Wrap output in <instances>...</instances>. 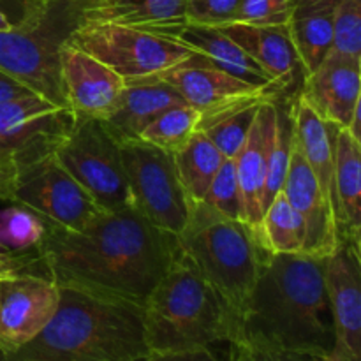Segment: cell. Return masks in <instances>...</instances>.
Listing matches in <instances>:
<instances>
[{
    "instance_id": "d6a6232c",
    "label": "cell",
    "mask_w": 361,
    "mask_h": 361,
    "mask_svg": "<svg viewBox=\"0 0 361 361\" xmlns=\"http://www.w3.org/2000/svg\"><path fill=\"white\" fill-rule=\"evenodd\" d=\"M242 0H183V14L187 23L221 25L231 23Z\"/></svg>"
},
{
    "instance_id": "83f0119b",
    "label": "cell",
    "mask_w": 361,
    "mask_h": 361,
    "mask_svg": "<svg viewBox=\"0 0 361 361\" xmlns=\"http://www.w3.org/2000/svg\"><path fill=\"white\" fill-rule=\"evenodd\" d=\"M46 221L23 204L0 208V249L13 254H39Z\"/></svg>"
},
{
    "instance_id": "ac0fdd59",
    "label": "cell",
    "mask_w": 361,
    "mask_h": 361,
    "mask_svg": "<svg viewBox=\"0 0 361 361\" xmlns=\"http://www.w3.org/2000/svg\"><path fill=\"white\" fill-rule=\"evenodd\" d=\"M282 192L300 215L305 231L303 254L312 257H326L337 245V226L331 204L321 187L317 185L312 171L303 161L298 148H293L289 159L288 175H286Z\"/></svg>"
},
{
    "instance_id": "f546056e",
    "label": "cell",
    "mask_w": 361,
    "mask_h": 361,
    "mask_svg": "<svg viewBox=\"0 0 361 361\" xmlns=\"http://www.w3.org/2000/svg\"><path fill=\"white\" fill-rule=\"evenodd\" d=\"M331 51L361 62V0H338L335 6Z\"/></svg>"
},
{
    "instance_id": "6da1fadb",
    "label": "cell",
    "mask_w": 361,
    "mask_h": 361,
    "mask_svg": "<svg viewBox=\"0 0 361 361\" xmlns=\"http://www.w3.org/2000/svg\"><path fill=\"white\" fill-rule=\"evenodd\" d=\"M176 254L175 235L155 228L136 208H126L106 212L83 231L46 221L39 259L59 288L143 309Z\"/></svg>"
},
{
    "instance_id": "d590c367",
    "label": "cell",
    "mask_w": 361,
    "mask_h": 361,
    "mask_svg": "<svg viewBox=\"0 0 361 361\" xmlns=\"http://www.w3.org/2000/svg\"><path fill=\"white\" fill-rule=\"evenodd\" d=\"M145 361H221L210 349L182 353H155L150 351Z\"/></svg>"
},
{
    "instance_id": "ab89813d",
    "label": "cell",
    "mask_w": 361,
    "mask_h": 361,
    "mask_svg": "<svg viewBox=\"0 0 361 361\" xmlns=\"http://www.w3.org/2000/svg\"><path fill=\"white\" fill-rule=\"evenodd\" d=\"M14 25L11 23L9 20H7V16L6 14L2 13V11H0V32H4V30H9V28H13Z\"/></svg>"
},
{
    "instance_id": "f1b7e54d",
    "label": "cell",
    "mask_w": 361,
    "mask_h": 361,
    "mask_svg": "<svg viewBox=\"0 0 361 361\" xmlns=\"http://www.w3.org/2000/svg\"><path fill=\"white\" fill-rule=\"evenodd\" d=\"M200 120L201 113L192 106H173L145 127L140 140L173 155L196 133Z\"/></svg>"
},
{
    "instance_id": "4fadbf2b",
    "label": "cell",
    "mask_w": 361,
    "mask_h": 361,
    "mask_svg": "<svg viewBox=\"0 0 361 361\" xmlns=\"http://www.w3.org/2000/svg\"><path fill=\"white\" fill-rule=\"evenodd\" d=\"M60 288L42 274H21L0 281V356H9L34 341L53 319Z\"/></svg>"
},
{
    "instance_id": "5bb4252c",
    "label": "cell",
    "mask_w": 361,
    "mask_h": 361,
    "mask_svg": "<svg viewBox=\"0 0 361 361\" xmlns=\"http://www.w3.org/2000/svg\"><path fill=\"white\" fill-rule=\"evenodd\" d=\"M60 80L67 106L78 118H109L126 88L120 74L69 41L60 48Z\"/></svg>"
},
{
    "instance_id": "74e56055",
    "label": "cell",
    "mask_w": 361,
    "mask_h": 361,
    "mask_svg": "<svg viewBox=\"0 0 361 361\" xmlns=\"http://www.w3.org/2000/svg\"><path fill=\"white\" fill-rule=\"evenodd\" d=\"M293 13L298 11H321V9H335L338 0H291Z\"/></svg>"
},
{
    "instance_id": "1f68e13d",
    "label": "cell",
    "mask_w": 361,
    "mask_h": 361,
    "mask_svg": "<svg viewBox=\"0 0 361 361\" xmlns=\"http://www.w3.org/2000/svg\"><path fill=\"white\" fill-rule=\"evenodd\" d=\"M291 14V0H242L233 21L247 25H288Z\"/></svg>"
},
{
    "instance_id": "52a82bcc",
    "label": "cell",
    "mask_w": 361,
    "mask_h": 361,
    "mask_svg": "<svg viewBox=\"0 0 361 361\" xmlns=\"http://www.w3.org/2000/svg\"><path fill=\"white\" fill-rule=\"evenodd\" d=\"M69 42L111 67L126 83L159 76L196 55L166 34L108 21L81 20Z\"/></svg>"
},
{
    "instance_id": "d4e9b609",
    "label": "cell",
    "mask_w": 361,
    "mask_h": 361,
    "mask_svg": "<svg viewBox=\"0 0 361 361\" xmlns=\"http://www.w3.org/2000/svg\"><path fill=\"white\" fill-rule=\"evenodd\" d=\"M289 37L305 78L323 63L334 44V9L298 11L288 23Z\"/></svg>"
},
{
    "instance_id": "8992f818",
    "label": "cell",
    "mask_w": 361,
    "mask_h": 361,
    "mask_svg": "<svg viewBox=\"0 0 361 361\" xmlns=\"http://www.w3.org/2000/svg\"><path fill=\"white\" fill-rule=\"evenodd\" d=\"M81 13L83 9L71 0H46L34 20L0 32V69L34 94L67 106L60 80V48L81 23Z\"/></svg>"
},
{
    "instance_id": "b9f144b4",
    "label": "cell",
    "mask_w": 361,
    "mask_h": 361,
    "mask_svg": "<svg viewBox=\"0 0 361 361\" xmlns=\"http://www.w3.org/2000/svg\"><path fill=\"white\" fill-rule=\"evenodd\" d=\"M0 361H27V360H0Z\"/></svg>"
},
{
    "instance_id": "30bf717a",
    "label": "cell",
    "mask_w": 361,
    "mask_h": 361,
    "mask_svg": "<svg viewBox=\"0 0 361 361\" xmlns=\"http://www.w3.org/2000/svg\"><path fill=\"white\" fill-rule=\"evenodd\" d=\"M120 155L133 207L155 228L178 235L185 226L189 200L176 176L173 155L141 140L120 143Z\"/></svg>"
},
{
    "instance_id": "836d02e7",
    "label": "cell",
    "mask_w": 361,
    "mask_h": 361,
    "mask_svg": "<svg viewBox=\"0 0 361 361\" xmlns=\"http://www.w3.org/2000/svg\"><path fill=\"white\" fill-rule=\"evenodd\" d=\"M228 361H326L319 356L302 351L279 348L274 344H264L256 341H242L231 345Z\"/></svg>"
},
{
    "instance_id": "e0dca14e",
    "label": "cell",
    "mask_w": 361,
    "mask_h": 361,
    "mask_svg": "<svg viewBox=\"0 0 361 361\" xmlns=\"http://www.w3.org/2000/svg\"><path fill=\"white\" fill-rule=\"evenodd\" d=\"M300 94L324 122L345 129L361 109V62L330 51L303 80Z\"/></svg>"
},
{
    "instance_id": "7402d4cb",
    "label": "cell",
    "mask_w": 361,
    "mask_h": 361,
    "mask_svg": "<svg viewBox=\"0 0 361 361\" xmlns=\"http://www.w3.org/2000/svg\"><path fill=\"white\" fill-rule=\"evenodd\" d=\"M334 200L337 240L361 245V141L344 127L335 136Z\"/></svg>"
},
{
    "instance_id": "277c9868",
    "label": "cell",
    "mask_w": 361,
    "mask_h": 361,
    "mask_svg": "<svg viewBox=\"0 0 361 361\" xmlns=\"http://www.w3.org/2000/svg\"><path fill=\"white\" fill-rule=\"evenodd\" d=\"M145 338L150 351L182 353L236 342L228 305L192 261L180 252L143 305Z\"/></svg>"
},
{
    "instance_id": "4dcf8cb0",
    "label": "cell",
    "mask_w": 361,
    "mask_h": 361,
    "mask_svg": "<svg viewBox=\"0 0 361 361\" xmlns=\"http://www.w3.org/2000/svg\"><path fill=\"white\" fill-rule=\"evenodd\" d=\"M203 201L221 212L222 215L243 222L242 192H240L238 176H236L235 161L224 159L204 194Z\"/></svg>"
},
{
    "instance_id": "f35d334b",
    "label": "cell",
    "mask_w": 361,
    "mask_h": 361,
    "mask_svg": "<svg viewBox=\"0 0 361 361\" xmlns=\"http://www.w3.org/2000/svg\"><path fill=\"white\" fill-rule=\"evenodd\" d=\"M14 183H16L14 176L0 166V201H9L11 203L14 192Z\"/></svg>"
},
{
    "instance_id": "e575fe53",
    "label": "cell",
    "mask_w": 361,
    "mask_h": 361,
    "mask_svg": "<svg viewBox=\"0 0 361 361\" xmlns=\"http://www.w3.org/2000/svg\"><path fill=\"white\" fill-rule=\"evenodd\" d=\"M44 4L46 0H0V11L14 27H20L34 20Z\"/></svg>"
},
{
    "instance_id": "ba28073f",
    "label": "cell",
    "mask_w": 361,
    "mask_h": 361,
    "mask_svg": "<svg viewBox=\"0 0 361 361\" xmlns=\"http://www.w3.org/2000/svg\"><path fill=\"white\" fill-rule=\"evenodd\" d=\"M60 166L106 212L133 207L120 143L97 118H78L69 136L56 148Z\"/></svg>"
},
{
    "instance_id": "9a60e30c",
    "label": "cell",
    "mask_w": 361,
    "mask_h": 361,
    "mask_svg": "<svg viewBox=\"0 0 361 361\" xmlns=\"http://www.w3.org/2000/svg\"><path fill=\"white\" fill-rule=\"evenodd\" d=\"M157 78L168 81L187 104L201 113V118L252 99H277L274 92L245 83L212 66L200 55H194Z\"/></svg>"
},
{
    "instance_id": "44dd1931",
    "label": "cell",
    "mask_w": 361,
    "mask_h": 361,
    "mask_svg": "<svg viewBox=\"0 0 361 361\" xmlns=\"http://www.w3.org/2000/svg\"><path fill=\"white\" fill-rule=\"evenodd\" d=\"M187 104L182 95L161 78L129 81L111 116L102 120L118 143L140 140L145 127L173 106Z\"/></svg>"
},
{
    "instance_id": "2e32d148",
    "label": "cell",
    "mask_w": 361,
    "mask_h": 361,
    "mask_svg": "<svg viewBox=\"0 0 361 361\" xmlns=\"http://www.w3.org/2000/svg\"><path fill=\"white\" fill-rule=\"evenodd\" d=\"M231 37L274 81L279 97H295L302 88L305 74L289 37L288 25H221Z\"/></svg>"
},
{
    "instance_id": "8d00e7d4",
    "label": "cell",
    "mask_w": 361,
    "mask_h": 361,
    "mask_svg": "<svg viewBox=\"0 0 361 361\" xmlns=\"http://www.w3.org/2000/svg\"><path fill=\"white\" fill-rule=\"evenodd\" d=\"M27 95H34V92L28 87H25L23 83H20L18 80H14V78L11 76V74H7L6 71L0 69V104H6V102L27 97Z\"/></svg>"
},
{
    "instance_id": "3957f363",
    "label": "cell",
    "mask_w": 361,
    "mask_h": 361,
    "mask_svg": "<svg viewBox=\"0 0 361 361\" xmlns=\"http://www.w3.org/2000/svg\"><path fill=\"white\" fill-rule=\"evenodd\" d=\"M148 353L141 307L60 288L59 309L44 330L0 360L145 361Z\"/></svg>"
},
{
    "instance_id": "cb8c5ba5",
    "label": "cell",
    "mask_w": 361,
    "mask_h": 361,
    "mask_svg": "<svg viewBox=\"0 0 361 361\" xmlns=\"http://www.w3.org/2000/svg\"><path fill=\"white\" fill-rule=\"evenodd\" d=\"M224 155L201 130L173 154L176 176L189 201H203L215 173L221 168Z\"/></svg>"
},
{
    "instance_id": "7a4b0ae2",
    "label": "cell",
    "mask_w": 361,
    "mask_h": 361,
    "mask_svg": "<svg viewBox=\"0 0 361 361\" xmlns=\"http://www.w3.org/2000/svg\"><path fill=\"white\" fill-rule=\"evenodd\" d=\"M242 341L326 360L334 345V328L323 259L307 254H267L235 344Z\"/></svg>"
},
{
    "instance_id": "484cf974",
    "label": "cell",
    "mask_w": 361,
    "mask_h": 361,
    "mask_svg": "<svg viewBox=\"0 0 361 361\" xmlns=\"http://www.w3.org/2000/svg\"><path fill=\"white\" fill-rule=\"evenodd\" d=\"M259 243L267 254H303L305 231L302 219L282 190L264 210L259 228Z\"/></svg>"
},
{
    "instance_id": "4316f807",
    "label": "cell",
    "mask_w": 361,
    "mask_h": 361,
    "mask_svg": "<svg viewBox=\"0 0 361 361\" xmlns=\"http://www.w3.org/2000/svg\"><path fill=\"white\" fill-rule=\"evenodd\" d=\"M263 101L267 99H252L222 109L215 115L203 116L197 130H201L226 159H235L249 136L257 108Z\"/></svg>"
},
{
    "instance_id": "9c48e42d",
    "label": "cell",
    "mask_w": 361,
    "mask_h": 361,
    "mask_svg": "<svg viewBox=\"0 0 361 361\" xmlns=\"http://www.w3.org/2000/svg\"><path fill=\"white\" fill-rule=\"evenodd\" d=\"M76 123L67 106L41 95L0 104V166L14 176L53 157Z\"/></svg>"
},
{
    "instance_id": "60d3db41",
    "label": "cell",
    "mask_w": 361,
    "mask_h": 361,
    "mask_svg": "<svg viewBox=\"0 0 361 361\" xmlns=\"http://www.w3.org/2000/svg\"><path fill=\"white\" fill-rule=\"evenodd\" d=\"M71 2H74L76 6H80L81 9H87L88 6H92V4L97 2V0H71Z\"/></svg>"
},
{
    "instance_id": "5b68a950",
    "label": "cell",
    "mask_w": 361,
    "mask_h": 361,
    "mask_svg": "<svg viewBox=\"0 0 361 361\" xmlns=\"http://www.w3.org/2000/svg\"><path fill=\"white\" fill-rule=\"evenodd\" d=\"M176 243L224 300L240 334L243 310L267 252L243 222L226 217L204 201H189L185 226L176 235Z\"/></svg>"
},
{
    "instance_id": "603a6c76",
    "label": "cell",
    "mask_w": 361,
    "mask_h": 361,
    "mask_svg": "<svg viewBox=\"0 0 361 361\" xmlns=\"http://www.w3.org/2000/svg\"><path fill=\"white\" fill-rule=\"evenodd\" d=\"M81 20L157 30L185 23V14L183 0H97L83 9Z\"/></svg>"
},
{
    "instance_id": "d6986e66",
    "label": "cell",
    "mask_w": 361,
    "mask_h": 361,
    "mask_svg": "<svg viewBox=\"0 0 361 361\" xmlns=\"http://www.w3.org/2000/svg\"><path fill=\"white\" fill-rule=\"evenodd\" d=\"M275 113V99L259 104L245 143L235 155L236 176L242 192L243 224L252 238L259 243L261 219L264 214V182H267V148L270 123Z\"/></svg>"
},
{
    "instance_id": "8fae6325",
    "label": "cell",
    "mask_w": 361,
    "mask_h": 361,
    "mask_svg": "<svg viewBox=\"0 0 361 361\" xmlns=\"http://www.w3.org/2000/svg\"><path fill=\"white\" fill-rule=\"evenodd\" d=\"M11 203L23 204L69 231H83L106 214L55 157L44 159L16 176Z\"/></svg>"
},
{
    "instance_id": "7c38bea8",
    "label": "cell",
    "mask_w": 361,
    "mask_h": 361,
    "mask_svg": "<svg viewBox=\"0 0 361 361\" xmlns=\"http://www.w3.org/2000/svg\"><path fill=\"white\" fill-rule=\"evenodd\" d=\"M361 245L337 240L323 257L334 345L326 361H361Z\"/></svg>"
},
{
    "instance_id": "ffe728a7",
    "label": "cell",
    "mask_w": 361,
    "mask_h": 361,
    "mask_svg": "<svg viewBox=\"0 0 361 361\" xmlns=\"http://www.w3.org/2000/svg\"><path fill=\"white\" fill-rule=\"evenodd\" d=\"M154 32L176 39L187 48L192 49L196 55L203 56L212 66L219 67L221 71L245 81V83L274 92L279 97V92L271 78L219 27L194 25L185 21V23L173 25V27L157 28Z\"/></svg>"
}]
</instances>
